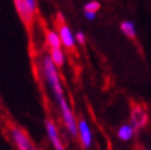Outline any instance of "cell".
Returning <instances> with one entry per match:
<instances>
[{
  "instance_id": "cell-8",
  "label": "cell",
  "mask_w": 151,
  "mask_h": 150,
  "mask_svg": "<svg viewBox=\"0 0 151 150\" xmlns=\"http://www.w3.org/2000/svg\"><path fill=\"white\" fill-rule=\"evenodd\" d=\"M135 132L137 131L134 129V127L132 124H123V125H120L118 128L117 136L122 141H129V140L133 139Z\"/></svg>"
},
{
  "instance_id": "cell-7",
  "label": "cell",
  "mask_w": 151,
  "mask_h": 150,
  "mask_svg": "<svg viewBox=\"0 0 151 150\" xmlns=\"http://www.w3.org/2000/svg\"><path fill=\"white\" fill-rule=\"evenodd\" d=\"M58 33L60 36V41H62V46L68 48V49H71L75 47L76 44V40H75V33H73V31L69 28V26L62 24L59 26L58 30Z\"/></svg>"
},
{
  "instance_id": "cell-3",
  "label": "cell",
  "mask_w": 151,
  "mask_h": 150,
  "mask_svg": "<svg viewBox=\"0 0 151 150\" xmlns=\"http://www.w3.org/2000/svg\"><path fill=\"white\" fill-rule=\"evenodd\" d=\"M14 5L22 24L26 27L32 26L35 21V12L29 9V6L25 3V0H14Z\"/></svg>"
},
{
  "instance_id": "cell-9",
  "label": "cell",
  "mask_w": 151,
  "mask_h": 150,
  "mask_svg": "<svg viewBox=\"0 0 151 150\" xmlns=\"http://www.w3.org/2000/svg\"><path fill=\"white\" fill-rule=\"evenodd\" d=\"M49 58L52 59V62L54 63V65L57 68H62L65 63V54H64V50L62 48L49 49Z\"/></svg>"
},
{
  "instance_id": "cell-13",
  "label": "cell",
  "mask_w": 151,
  "mask_h": 150,
  "mask_svg": "<svg viewBox=\"0 0 151 150\" xmlns=\"http://www.w3.org/2000/svg\"><path fill=\"white\" fill-rule=\"evenodd\" d=\"M75 40H76V43H79V44H84L85 41H86L84 32H82V31H79V32L75 33Z\"/></svg>"
},
{
  "instance_id": "cell-11",
  "label": "cell",
  "mask_w": 151,
  "mask_h": 150,
  "mask_svg": "<svg viewBox=\"0 0 151 150\" xmlns=\"http://www.w3.org/2000/svg\"><path fill=\"white\" fill-rule=\"evenodd\" d=\"M120 30L122 32L128 37V38H135L137 36V26L133 21H129V20H125L120 24Z\"/></svg>"
},
{
  "instance_id": "cell-1",
  "label": "cell",
  "mask_w": 151,
  "mask_h": 150,
  "mask_svg": "<svg viewBox=\"0 0 151 150\" xmlns=\"http://www.w3.org/2000/svg\"><path fill=\"white\" fill-rule=\"evenodd\" d=\"M41 69H42L44 80H46L53 96H54V100L59 107L60 113H64V112L71 110V107L69 106V102H68L66 97H65V94H64V89L62 85V80H60L59 73H58V68L54 65V63L52 62L49 56L43 57L42 62H41Z\"/></svg>"
},
{
  "instance_id": "cell-4",
  "label": "cell",
  "mask_w": 151,
  "mask_h": 150,
  "mask_svg": "<svg viewBox=\"0 0 151 150\" xmlns=\"http://www.w3.org/2000/svg\"><path fill=\"white\" fill-rule=\"evenodd\" d=\"M10 136H11L14 144L16 145L19 150H29L33 148V144L31 143L28 136L22 129L17 128V127L10 128Z\"/></svg>"
},
{
  "instance_id": "cell-14",
  "label": "cell",
  "mask_w": 151,
  "mask_h": 150,
  "mask_svg": "<svg viewBox=\"0 0 151 150\" xmlns=\"http://www.w3.org/2000/svg\"><path fill=\"white\" fill-rule=\"evenodd\" d=\"M25 3L29 6V9L36 14V11H37V0H25Z\"/></svg>"
},
{
  "instance_id": "cell-17",
  "label": "cell",
  "mask_w": 151,
  "mask_h": 150,
  "mask_svg": "<svg viewBox=\"0 0 151 150\" xmlns=\"http://www.w3.org/2000/svg\"><path fill=\"white\" fill-rule=\"evenodd\" d=\"M146 150H151V149H146Z\"/></svg>"
},
{
  "instance_id": "cell-16",
  "label": "cell",
  "mask_w": 151,
  "mask_h": 150,
  "mask_svg": "<svg viewBox=\"0 0 151 150\" xmlns=\"http://www.w3.org/2000/svg\"><path fill=\"white\" fill-rule=\"evenodd\" d=\"M29 150H37V149H36V148H35V146H33V148H32V149H29Z\"/></svg>"
},
{
  "instance_id": "cell-15",
  "label": "cell",
  "mask_w": 151,
  "mask_h": 150,
  "mask_svg": "<svg viewBox=\"0 0 151 150\" xmlns=\"http://www.w3.org/2000/svg\"><path fill=\"white\" fill-rule=\"evenodd\" d=\"M84 16L88 21H93L96 19V16H97V14L96 12H91V11H84Z\"/></svg>"
},
{
  "instance_id": "cell-12",
  "label": "cell",
  "mask_w": 151,
  "mask_h": 150,
  "mask_svg": "<svg viewBox=\"0 0 151 150\" xmlns=\"http://www.w3.org/2000/svg\"><path fill=\"white\" fill-rule=\"evenodd\" d=\"M101 9V4L97 1V0H91V1H88L85 4L84 6V11H91V12H96Z\"/></svg>"
},
{
  "instance_id": "cell-6",
  "label": "cell",
  "mask_w": 151,
  "mask_h": 150,
  "mask_svg": "<svg viewBox=\"0 0 151 150\" xmlns=\"http://www.w3.org/2000/svg\"><path fill=\"white\" fill-rule=\"evenodd\" d=\"M46 131H47L48 139L50 141L52 146L54 148V150H64V145L62 143V139L59 137L58 127L52 119H47L46 121Z\"/></svg>"
},
{
  "instance_id": "cell-10",
  "label": "cell",
  "mask_w": 151,
  "mask_h": 150,
  "mask_svg": "<svg viewBox=\"0 0 151 150\" xmlns=\"http://www.w3.org/2000/svg\"><path fill=\"white\" fill-rule=\"evenodd\" d=\"M46 42L48 44L49 49L53 48H62V41H60V36L58 32L53 31V30H48L46 35Z\"/></svg>"
},
{
  "instance_id": "cell-5",
  "label": "cell",
  "mask_w": 151,
  "mask_h": 150,
  "mask_svg": "<svg viewBox=\"0 0 151 150\" xmlns=\"http://www.w3.org/2000/svg\"><path fill=\"white\" fill-rule=\"evenodd\" d=\"M147 113L145 108L141 105H135L132 108V113H130V124L134 127L135 131H140L142 129L147 123Z\"/></svg>"
},
{
  "instance_id": "cell-2",
  "label": "cell",
  "mask_w": 151,
  "mask_h": 150,
  "mask_svg": "<svg viewBox=\"0 0 151 150\" xmlns=\"http://www.w3.org/2000/svg\"><path fill=\"white\" fill-rule=\"evenodd\" d=\"M78 137L81 141V145L85 149L91 148L92 141H93V136L91 127L87 123L85 118H79L78 119Z\"/></svg>"
}]
</instances>
